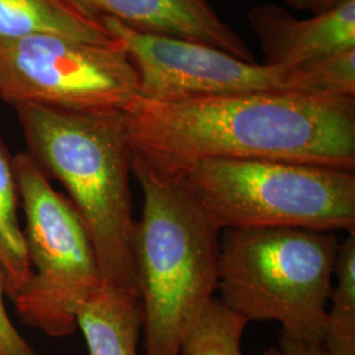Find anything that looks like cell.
I'll return each instance as SVG.
<instances>
[{"instance_id": "obj_6", "label": "cell", "mask_w": 355, "mask_h": 355, "mask_svg": "<svg viewBox=\"0 0 355 355\" xmlns=\"http://www.w3.org/2000/svg\"><path fill=\"white\" fill-rule=\"evenodd\" d=\"M15 165L31 266L15 308L26 325L51 337H67L76 331L78 306L104 287L102 270L67 196L53 189L26 153L15 157Z\"/></svg>"}, {"instance_id": "obj_16", "label": "cell", "mask_w": 355, "mask_h": 355, "mask_svg": "<svg viewBox=\"0 0 355 355\" xmlns=\"http://www.w3.org/2000/svg\"><path fill=\"white\" fill-rule=\"evenodd\" d=\"M4 296L7 292L0 271V355H38L13 325L6 309Z\"/></svg>"}, {"instance_id": "obj_11", "label": "cell", "mask_w": 355, "mask_h": 355, "mask_svg": "<svg viewBox=\"0 0 355 355\" xmlns=\"http://www.w3.org/2000/svg\"><path fill=\"white\" fill-rule=\"evenodd\" d=\"M35 35H57L116 45L104 20L82 0H0V44Z\"/></svg>"}, {"instance_id": "obj_18", "label": "cell", "mask_w": 355, "mask_h": 355, "mask_svg": "<svg viewBox=\"0 0 355 355\" xmlns=\"http://www.w3.org/2000/svg\"><path fill=\"white\" fill-rule=\"evenodd\" d=\"M284 1L295 10L318 15V13L330 12L349 0H284Z\"/></svg>"}, {"instance_id": "obj_7", "label": "cell", "mask_w": 355, "mask_h": 355, "mask_svg": "<svg viewBox=\"0 0 355 355\" xmlns=\"http://www.w3.org/2000/svg\"><path fill=\"white\" fill-rule=\"evenodd\" d=\"M139 96L127 51L57 35L0 44V99L70 111H124Z\"/></svg>"}, {"instance_id": "obj_12", "label": "cell", "mask_w": 355, "mask_h": 355, "mask_svg": "<svg viewBox=\"0 0 355 355\" xmlns=\"http://www.w3.org/2000/svg\"><path fill=\"white\" fill-rule=\"evenodd\" d=\"M89 355H139L144 329L140 296L104 286L76 312Z\"/></svg>"}, {"instance_id": "obj_10", "label": "cell", "mask_w": 355, "mask_h": 355, "mask_svg": "<svg viewBox=\"0 0 355 355\" xmlns=\"http://www.w3.org/2000/svg\"><path fill=\"white\" fill-rule=\"evenodd\" d=\"M265 64L299 66L333 51L355 46V0L330 12L296 19L277 4H261L246 15Z\"/></svg>"}, {"instance_id": "obj_4", "label": "cell", "mask_w": 355, "mask_h": 355, "mask_svg": "<svg viewBox=\"0 0 355 355\" xmlns=\"http://www.w3.org/2000/svg\"><path fill=\"white\" fill-rule=\"evenodd\" d=\"M223 232L220 300L248 322L277 321L292 338L324 343L337 236L300 228Z\"/></svg>"}, {"instance_id": "obj_2", "label": "cell", "mask_w": 355, "mask_h": 355, "mask_svg": "<svg viewBox=\"0 0 355 355\" xmlns=\"http://www.w3.org/2000/svg\"><path fill=\"white\" fill-rule=\"evenodd\" d=\"M26 154L58 180L89 233L104 286L139 295L135 265L132 145L123 111L13 107ZM140 296V295H139Z\"/></svg>"}, {"instance_id": "obj_15", "label": "cell", "mask_w": 355, "mask_h": 355, "mask_svg": "<svg viewBox=\"0 0 355 355\" xmlns=\"http://www.w3.org/2000/svg\"><path fill=\"white\" fill-rule=\"evenodd\" d=\"M248 321L214 299L186 325L180 355H243L242 337Z\"/></svg>"}, {"instance_id": "obj_13", "label": "cell", "mask_w": 355, "mask_h": 355, "mask_svg": "<svg viewBox=\"0 0 355 355\" xmlns=\"http://www.w3.org/2000/svg\"><path fill=\"white\" fill-rule=\"evenodd\" d=\"M19 202L15 157L0 137V271L7 296L12 300L31 277L24 233L17 216Z\"/></svg>"}, {"instance_id": "obj_3", "label": "cell", "mask_w": 355, "mask_h": 355, "mask_svg": "<svg viewBox=\"0 0 355 355\" xmlns=\"http://www.w3.org/2000/svg\"><path fill=\"white\" fill-rule=\"evenodd\" d=\"M144 207L135 265L145 355H180L186 325L215 297L221 229L182 180L161 177L132 153Z\"/></svg>"}, {"instance_id": "obj_17", "label": "cell", "mask_w": 355, "mask_h": 355, "mask_svg": "<svg viewBox=\"0 0 355 355\" xmlns=\"http://www.w3.org/2000/svg\"><path fill=\"white\" fill-rule=\"evenodd\" d=\"M278 350L282 355H347L331 350L324 343H306L280 333Z\"/></svg>"}, {"instance_id": "obj_14", "label": "cell", "mask_w": 355, "mask_h": 355, "mask_svg": "<svg viewBox=\"0 0 355 355\" xmlns=\"http://www.w3.org/2000/svg\"><path fill=\"white\" fill-rule=\"evenodd\" d=\"M333 275L337 283L329 292L324 343L334 352L355 355V232L338 245Z\"/></svg>"}, {"instance_id": "obj_5", "label": "cell", "mask_w": 355, "mask_h": 355, "mask_svg": "<svg viewBox=\"0 0 355 355\" xmlns=\"http://www.w3.org/2000/svg\"><path fill=\"white\" fill-rule=\"evenodd\" d=\"M168 179L182 180L221 232H355V171L350 170L265 159H204Z\"/></svg>"}, {"instance_id": "obj_1", "label": "cell", "mask_w": 355, "mask_h": 355, "mask_svg": "<svg viewBox=\"0 0 355 355\" xmlns=\"http://www.w3.org/2000/svg\"><path fill=\"white\" fill-rule=\"evenodd\" d=\"M132 153L174 178L204 159H265L355 171V96L253 92L178 101L136 96L123 111Z\"/></svg>"}, {"instance_id": "obj_19", "label": "cell", "mask_w": 355, "mask_h": 355, "mask_svg": "<svg viewBox=\"0 0 355 355\" xmlns=\"http://www.w3.org/2000/svg\"><path fill=\"white\" fill-rule=\"evenodd\" d=\"M261 355H282L280 354L278 347H268L266 350H263V353Z\"/></svg>"}, {"instance_id": "obj_9", "label": "cell", "mask_w": 355, "mask_h": 355, "mask_svg": "<svg viewBox=\"0 0 355 355\" xmlns=\"http://www.w3.org/2000/svg\"><path fill=\"white\" fill-rule=\"evenodd\" d=\"M99 17L137 32L209 45L254 62L241 36L216 12L209 0H82Z\"/></svg>"}, {"instance_id": "obj_8", "label": "cell", "mask_w": 355, "mask_h": 355, "mask_svg": "<svg viewBox=\"0 0 355 355\" xmlns=\"http://www.w3.org/2000/svg\"><path fill=\"white\" fill-rule=\"evenodd\" d=\"M139 76V96L178 101L253 92L324 94L309 64L271 66L248 62L227 51L193 41L137 32L104 17Z\"/></svg>"}]
</instances>
